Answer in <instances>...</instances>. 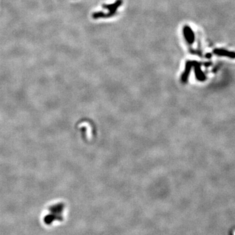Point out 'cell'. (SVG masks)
I'll return each mask as SVG.
<instances>
[{
    "mask_svg": "<svg viewBox=\"0 0 235 235\" xmlns=\"http://www.w3.org/2000/svg\"><path fill=\"white\" fill-rule=\"evenodd\" d=\"M63 210V205L62 204H58V205H56V206H53L51 208L50 210H51V213H50V216H48L46 217V223H50V222L52 221V220H54V219L55 217H58V219H62V217L59 216V215H60V213L62 212Z\"/></svg>",
    "mask_w": 235,
    "mask_h": 235,
    "instance_id": "obj_1",
    "label": "cell"
}]
</instances>
